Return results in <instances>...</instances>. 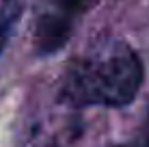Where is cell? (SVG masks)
<instances>
[{"label":"cell","mask_w":149,"mask_h":147,"mask_svg":"<svg viewBox=\"0 0 149 147\" xmlns=\"http://www.w3.org/2000/svg\"><path fill=\"white\" fill-rule=\"evenodd\" d=\"M145 80L138 52L123 39H102L69 61L58 87V102L71 108H123Z\"/></svg>","instance_id":"1"},{"label":"cell","mask_w":149,"mask_h":147,"mask_svg":"<svg viewBox=\"0 0 149 147\" xmlns=\"http://www.w3.org/2000/svg\"><path fill=\"white\" fill-rule=\"evenodd\" d=\"M102 0H41L33 28L37 56H52L71 39L76 26Z\"/></svg>","instance_id":"2"},{"label":"cell","mask_w":149,"mask_h":147,"mask_svg":"<svg viewBox=\"0 0 149 147\" xmlns=\"http://www.w3.org/2000/svg\"><path fill=\"white\" fill-rule=\"evenodd\" d=\"M24 7L26 0H0V56L11 41L15 26L24 13Z\"/></svg>","instance_id":"3"},{"label":"cell","mask_w":149,"mask_h":147,"mask_svg":"<svg viewBox=\"0 0 149 147\" xmlns=\"http://www.w3.org/2000/svg\"><path fill=\"white\" fill-rule=\"evenodd\" d=\"M108 147H149V119L145 121V125H143L130 141L115 143V145H108Z\"/></svg>","instance_id":"4"}]
</instances>
